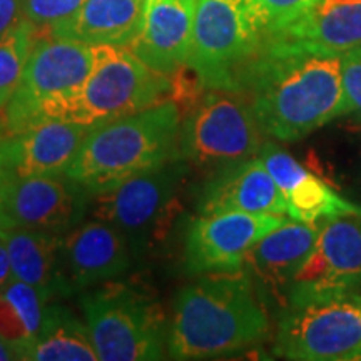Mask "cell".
Wrapping results in <instances>:
<instances>
[{
    "label": "cell",
    "instance_id": "obj_1",
    "mask_svg": "<svg viewBox=\"0 0 361 361\" xmlns=\"http://www.w3.org/2000/svg\"><path fill=\"white\" fill-rule=\"evenodd\" d=\"M238 92L250 97L264 135L278 141H300L348 116L340 56L303 51L269 39L243 72Z\"/></svg>",
    "mask_w": 361,
    "mask_h": 361
},
{
    "label": "cell",
    "instance_id": "obj_2",
    "mask_svg": "<svg viewBox=\"0 0 361 361\" xmlns=\"http://www.w3.org/2000/svg\"><path fill=\"white\" fill-rule=\"evenodd\" d=\"M268 329L263 296L245 271L206 274L176 298L168 355L173 360L223 358L258 345Z\"/></svg>",
    "mask_w": 361,
    "mask_h": 361
},
{
    "label": "cell",
    "instance_id": "obj_3",
    "mask_svg": "<svg viewBox=\"0 0 361 361\" xmlns=\"http://www.w3.org/2000/svg\"><path fill=\"white\" fill-rule=\"evenodd\" d=\"M180 111L164 101L89 130L67 176L97 196L176 157Z\"/></svg>",
    "mask_w": 361,
    "mask_h": 361
},
{
    "label": "cell",
    "instance_id": "obj_4",
    "mask_svg": "<svg viewBox=\"0 0 361 361\" xmlns=\"http://www.w3.org/2000/svg\"><path fill=\"white\" fill-rule=\"evenodd\" d=\"M173 92L171 75L152 71L128 47L97 45L96 64L85 82L45 102L34 124L56 119L94 128L169 101Z\"/></svg>",
    "mask_w": 361,
    "mask_h": 361
},
{
    "label": "cell",
    "instance_id": "obj_5",
    "mask_svg": "<svg viewBox=\"0 0 361 361\" xmlns=\"http://www.w3.org/2000/svg\"><path fill=\"white\" fill-rule=\"evenodd\" d=\"M268 37V25L250 0H197L188 67L202 89L238 92L243 72Z\"/></svg>",
    "mask_w": 361,
    "mask_h": 361
},
{
    "label": "cell",
    "instance_id": "obj_6",
    "mask_svg": "<svg viewBox=\"0 0 361 361\" xmlns=\"http://www.w3.org/2000/svg\"><path fill=\"white\" fill-rule=\"evenodd\" d=\"M99 360L147 361L168 353V324L156 298L129 283H109L80 298Z\"/></svg>",
    "mask_w": 361,
    "mask_h": 361
},
{
    "label": "cell",
    "instance_id": "obj_7",
    "mask_svg": "<svg viewBox=\"0 0 361 361\" xmlns=\"http://www.w3.org/2000/svg\"><path fill=\"white\" fill-rule=\"evenodd\" d=\"M188 168V162L173 157L135 174L94 196V216L114 226L129 243L133 255L142 256L169 233L179 214Z\"/></svg>",
    "mask_w": 361,
    "mask_h": 361
},
{
    "label": "cell",
    "instance_id": "obj_8",
    "mask_svg": "<svg viewBox=\"0 0 361 361\" xmlns=\"http://www.w3.org/2000/svg\"><path fill=\"white\" fill-rule=\"evenodd\" d=\"M263 134L246 94L207 89L180 121L176 157L216 171L259 154Z\"/></svg>",
    "mask_w": 361,
    "mask_h": 361
},
{
    "label": "cell",
    "instance_id": "obj_9",
    "mask_svg": "<svg viewBox=\"0 0 361 361\" xmlns=\"http://www.w3.org/2000/svg\"><path fill=\"white\" fill-rule=\"evenodd\" d=\"M273 353L295 361L361 360V293L284 308Z\"/></svg>",
    "mask_w": 361,
    "mask_h": 361
},
{
    "label": "cell",
    "instance_id": "obj_10",
    "mask_svg": "<svg viewBox=\"0 0 361 361\" xmlns=\"http://www.w3.org/2000/svg\"><path fill=\"white\" fill-rule=\"evenodd\" d=\"M97 45L72 39L35 40L27 57L16 92L4 107L2 124L7 134L34 124L35 116L51 99L74 92L94 69Z\"/></svg>",
    "mask_w": 361,
    "mask_h": 361
},
{
    "label": "cell",
    "instance_id": "obj_11",
    "mask_svg": "<svg viewBox=\"0 0 361 361\" xmlns=\"http://www.w3.org/2000/svg\"><path fill=\"white\" fill-rule=\"evenodd\" d=\"M350 293H361V216L322 221L314 250L288 293V306Z\"/></svg>",
    "mask_w": 361,
    "mask_h": 361
},
{
    "label": "cell",
    "instance_id": "obj_12",
    "mask_svg": "<svg viewBox=\"0 0 361 361\" xmlns=\"http://www.w3.org/2000/svg\"><path fill=\"white\" fill-rule=\"evenodd\" d=\"M90 197L67 174L13 179L0 204V231L24 228L62 236L84 219Z\"/></svg>",
    "mask_w": 361,
    "mask_h": 361
},
{
    "label": "cell",
    "instance_id": "obj_13",
    "mask_svg": "<svg viewBox=\"0 0 361 361\" xmlns=\"http://www.w3.org/2000/svg\"><path fill=\"white\" fill-rule=\"evenodd\" d=\"M288 221L273 213H219L200 216L189 226L184 266L189 274L243 271L246 255L261 238Z\"/></svg>",
    "mask_w": 361,
    "mask_h": 361
},
{
    "label": "cell",
    "instance_id": "obj_14",
    "mask_svg": "<svg viewBox=\"0 0 361 361\" xmlns=\"http://www.w3.org/2000/svg\"><path fill=\"white\" fill-rule=\"evenodd\" d=\"M319 223L284 221L251 247L243 271L252 279L261 296H269L288 306V293L298 271L314 250Z\"/></svg>",
    "mask_w": 361,
    "mask_h": 361
},
{
    "label": "cell",
    "instance_id": "obj_15",
    "mask_svg": "<svg viewBox=\"0 0 361 361\" xmlns=\"http://www.w3.org/2000/svg\"><path fill=\"white\" fill-rule=\"evenodd\" d=\"M197 0H146L129 51L152 71L173 75L188 66Z\"/></svg>",
    "mask_w": 361,
    "mask_h": 361
},
{
    "label": "cell",
    "instance_id": "obj_16",
    "mask_svg": "<svg viewBox=\"0 0 361 361\" xmlns=\"http://www.w3.org/2000/svg\"><path fill=\"white\" fill-rule=\"evenodd\" d=\"M197 211L201 216L231 213L288 214L281 189L261 157L216 169L202 188Z\"/></svg>",
    "mask_w": 361,
    "mask_h": 361
},
{
    "label": "cell",
    "instance_id": "obj_17",
    "mask_svg": "<svg viewBox=\"0 0 361 361\" xmlns=\"http://www.w3.org/2000/svg\"><path fill=\"white\" fill-rule=\"evenodd\" d=\"M92 128L49 119L7 134L6 157L13 179L67 174Z\"/></svg>",
    "mask_w": 361,
    "mask_h": 361
},
{
    "label": "cell",
    "instance_id": "obj_18",
    "mask_svg": "<svg viewBox=\"0 0 361 361\" xmlns=\"http://www.w3.org/2000/svg\"><path fill=\"white\" fill-rule=\"evenodd\" d=\"M259 157L281 189L291 219L319 223L341 216H361V206L341 197L276 144L264 142L259 149Z\"/></svg>",
    "mask_w": 361,
    "mask_h": 361
},
{
    "label": "cell",
    "instance_id": "obj_19",
    "mask_svg": "<svg viewBox=\"0 0 361 361\" xmlns=\"http://www.w3.org/2000/svg\"><path fill=\"white\" fill-rule=\"evenodd\" d=\"M67 278L74 291L111 281L133 264L129 243L106 221H89L72 229L62 246Z\"/></svg>",
    "mask_w": 361,
    "mask_h": 361
},
{
    "label": "cell",
    "instance_id": "obj_20",
    "mask_svg": "<svg viewBox=\"0 0 361 361\" xmlns=\"http://www.w3.org/2000/svg\"><path fill=\"white\" fill-rule=\"evenodd\" d=\"M268 39L303 51L343 57L361 49V2L323 0L291 24L271 32Z\"/></svg>",
    "mask_w": 361,
    "mask_h": 361
},
{
    "label": "cell",
    "instance_id": "obj_21",
    "mask_svg": "<svg viewBox=\"0 0 361 361\" xmlns=\"http://www.w3.org/2000/svg\"><path fill=\"white\" fill-rule=\"evenodd\" d=\"M0 238L11 256L13 278L34 286L45 303L56 296H71L74 293L62 255L64 238L24 228L0 231Z\"/></svg>",
    "mask_w": 361,
    "mask_h": 361
},
{
    "label": "cell",
    "instance_id": "obj_22",
    "mask_svg": "<svg viewBox=\"0 0 361 361\" xmlns=\"http://www.w3.org/2000/svg\"><path fill=\"white\" fill-rule=\"evenodd\" d=\"M146 0H84L69 19L49 27L52 37L129 47L141 29Z\"/></svg>",
    "mask_w": 361,
    "mask_h": 361
},
{
    "label": "cell",
    "instance_id": "obj_23",
    "mask_svg": "<svg viewBox=\"0 0 361 361\" xmlns=\"http://www.w3.org/2000/svg\"><path fill=\"white\" fill-rule=\"evenodd\" d=\"M27 360L35 361H97L89 328L66 306L47 303L37 336L30 343Z\"/></svg>",
    "mask_w": 361,
    "mask_h": 361
},
{
    "label": "cell",
    "instance_id": "obj_24",
    "mask_svg": "<svg viewBox=\"0 0 361 361\" xmlns=\"http://www.w3.org/2000/svg\"><path fill=\"white\" fill-rule=\"evenodd\" d=\"M34 27L25 22L7 37L0 39V111L7 106L20 82L34 44Z\"/></svg>",
    "mask_w": 361,
    "mask_h": 361
},
{
    "label": "cell",
    "instance_id": "obj_25",
    "mask_svg": "<svg viewBox=\"0 0 361 361\" xmlns=\"http://www.w3.org/2000/svg\"><path fill=\"white\" fill-rule=\"evenodd\" d=\"M0 293L16 306V310L19 311V314L24 319L25 326L34 340L37 336L40 324H42L44 310L45 305H47L44 301V298L40 296V293L34 286H30V284L20 281L17 278H12Z\"/></svg>",
    "mask_w": 361,
    "mask_h": 361
},
{
    "label": "cell",
    "instance_id": "obj_26",
    "mask_svg": "<svg viewBox=\"0 0 361 361\" xmlns=\"http://www.w3.org/2000/svg\"><path fill=\"white\" fill-rule=\"evenodd\" d=\"M84 0H24V16L34 29H49L69 19Z\"/></svg>",
    "mask_w": 361,
    "mask_h": 361
},
{
    "label": "cell",
    "instance_id": "obj_27",
    "mask_svg": "<svg viewBox=\"0 0 361 361\" xmlns=\"http://www.w3.org/2000/svg\"><path fill=\"white\" fill-rule=\"evenodd\" d=\"M250 2L258 8L271 34L291 24L293 20L310 12L323 0H250Z\"/></svg>",
    "mask_w": 361,
    "mask_h": 361
},
{
    "label": "cell",
    "instance_id": "obj_28",
    "mask_svg": "<svg viewBox=\"0 0 361 361\" xmlns=\"http://www.w3.org/2000/svg\"><path fill=\"white\" fill-rule=\"evenodd\" d=\"M0 338L17 346L20 360H27V351L32 343V335L27 329L24 319L16 310V306L2 293H0Z\"/></svg>",
    "mask_w": 361,
    "mask_h": 361
},
{
    "label": "cell",
    "instance_id": "obj_29",
    "mask_svg": "<svg viewBox=\"0 0 361 361\" xmlns=\"http://www.w3.org/2000/svg\"><path fill=\"white\" fill-rule=\"evenodd\" d=\"M341 82L348 114L361 117V49L341 57Z\"/></svg>",
    "mask_w": 361,
    "mask_h": 361
},
{
    "label": "cell",
    "instance_id": "obj_30",
    "mask_svg": "<svg viewBox=\"0 0 361 361\" xmlns=\"http://www.w3.org/2000/svg\"><path fill=\"white\" fill-rule=\"evenodd\" d=\"M24 0H0V39L25 24Z\"/></svg>",
    "mask_w": 361,
    "mask_h": 361
},
{
    "label": "cell",
    "instance_id": "obj_31",
    "mask_svg": "<svg viewBox=\"0 0 361 361\" xmlns=\"http://www.w3.org/2000/svg\"><path fill=\"white\" fill-rule=\"evenodd\" d=\"M6 139H7V130L4 128V124L0 123V204H2L4 194H6L8 184L13 180L11 169H8V164H7V157H6Z\"/></svg>",
    "mask_w": 361,
    "mask_h": 361
},
{
    "label": "cell",
    "instance_id": "obj_32",
    "mask_svg": "<svg viewBox=\"0 0 361 361\" xmlns=\"http://www.w3.org/2000/svg\"><path fill=\"white\" fill-rule=\"evenodd\" d=\"M13 278L11 256H8L6 243L0 238V291L7 286V283Z\"/></svg>",
    "mask_w": 361,
    "mask_h": 361
},
{
    "label": "cell",
    "instance_id": "obj_33",
    "mask_svg": "<svg viewBox=\"0 0 361 361\" xmlns=\"http://www.w3.org/2000/svg\"><path fill=\"white\" fill-rule=\"evenodd\" d=\"M6 360H20V353L17 350V346H13L12 343L0 338V361Z\"/></svg>",
    "mask_w": 361,
    "mask_h": 361
},
{
    "label": "cell",
    "instance_id": "obj_34",
    "mask_svg": "<svg viewBox=\"0 0 361 361\" xmlns=\"http://www.w3.org/2000/svg\"><path fill=\"white\" fill-rule=\"evenodd\" d=\"M331 2H361V0H331Z\"/></svg>",
    "mask_w": 361,
    "mask_h": 361
}]
</instances>
